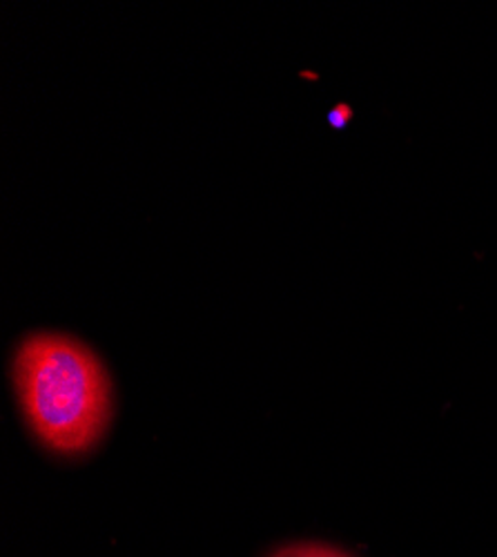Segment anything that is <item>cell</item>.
<instances>
[{"label": "cell", "instance_id": "cell-3", "mask_svg": "<svg viewBox=\"0 0 497 557\" xmlns=\"http://www.w3.org/2000/svg\"><path fill=\"white\" fill-rule=\"evenodd\" d=\"M350 116H352V112H350L346 106H339V108H335V110L331 112V123H333L335 127H344V125L350 121Z\"/></svg>", "mask_w": 497, "mask_h": 557}, {"label": "cell", "instance_id": "cell-2", "mask_svg": "<svg viewBox=\"0 0 497 557\" xmlns=\"http://www.w3.org/2000/svg\"><path fill=\"white\" fill-rule=\"evenodd\" d=\"M270 557H352L350 553L320 542H306V544H288L277 548Z\"/></svg>", "mask_w": 497, "mask_h": 557}, {"label": "cell", "instance_id": "cell-1", "mask_svg": "<svg viewBox=\"0 0 497 557\" xmlns=\"http://www.w3.org/2000/svg\"><path fill=\"white\" fill-rule=\"evenodd\" d=\"M12 380L34 437L57 455L92 450L112 422V380L97 352L63 333L21 342Z\"/></svg>", "mask_w": 497, "mask_h": 557}]
</instances>
